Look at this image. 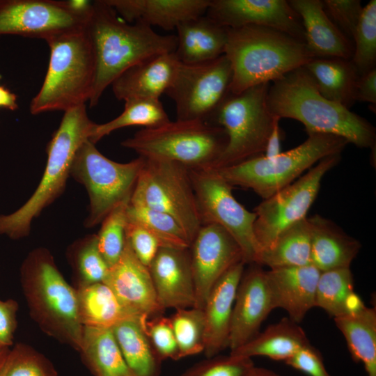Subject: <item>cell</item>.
Returning <instances> with one entry per match:
<instances>
[{
    "label": "cell",
    "instance_id": "7",
    "mask_svg": "<svg viewBox=\"0 0 376 376\" xmlns=\"http://www.w3.org/2000/svg\"><path fill=\"white\" fill-rule=\"evenodd\" d=\"M228 142L224 130L199 120L171 121L143 128L121 145L145 158L180 164L190 170L212 169Z\"/></svg>",
    "mask_w": 376,
    "mask_h": 376
},
{
    "label": "cell",
    "instance_id": "21",
    "mask_svg": "<svg viewBox=\"0 0 376 376\" xmlns=\"http://www.w3.org/2000/svg\"><path fill=\"white\" fill-rule=\"evenodd\" d=\"M320 273L312 264L266 271L274 308L284 309L288 318L299 323L315 306Z\"/></svg>",
    "mask_w": 376,
    "mask_h": 376
},
{
    "label": "cell",
    "instance_id": "40",
    "mask_svg": "<svg viewBox=\"0 0 376 376\" xmlns=\"http://www.w3.org/2000/svg\"><path fill=\"white\" fill-rule=\"evenodd\" d=\"M354 52L351 62L358 77L375 68L376 64V1L365 6L352 39Z\"/></svg>",
    "mask_w": 376,
    "mask_h": 376
},
{
    "label": "cell",
    "instance_id": "13",
    "mask_svg": "<svg viewBox=\"0 0 376 376\" xmlns=\"http://www.w3.org/2000/svg\"><path fill=\"white\" fill-rule=\"evenodd\" d=\"M233 72L225 54L210 61L178 65L166 94L175 103L178 120H210L230 93Z\"/></svg>",
    "mask_w": 376,
    "mask_h": 376
},
{
    "label": "cell",
    "instance_id": "22",
    "mask_svg": "<svg viewBox=\"0 0 376 376\" xmlns=\"http://www.w3.org/2000/svg\"><path fill=\"white\" fill-rule=\"evenodd\" d=\"M244 262L230 268L213 285L203 311L205 322L203 352L207 358L228 347L233 305L244 271Z\"/></svg>",
    "mask_w": 376,
    "mask_h": 376
},
{
    "label": "cell",
    "instance_id": "55",
    "mask_svg": "<svg viewBox=\"0 0 376 376\" xmlns=\"http://www.w3.org/2000/svg\"><path fill=\"white\" fill-rule=\"evenodd\" d=\"M130 376H133V375H130Z\"/></svg>",
    "mask_w": 376,
    "mask_h": 376
},
{
    "label": "cell",
    "instance_id": "14",
    "mask_svg": "<svg viewBox=\"0 0 376 376\" xmlns=\"http://www.w3.org/2000/svg\"><path fill=\"white\" fill-rule=\"evenodd\" d=\"M340 155L323 158L301 178L255 207L253 230L259 253L269 248L284 230L307 217L323 177L338 163Z\"/></svg>",
    "mask_w": 376,
    "mask_h": 376
},
{
    "label": "cell",
    "instance_id": "16",
    "mask_svg": "<svg viewBox=\"0 0 376 376\" xmlns=\"http://www.w3.org/2000/svg\"><path fill=\"white\" fill-rule=\"evenodd\" d=\"M196 302L203 309L215 283L233 266L243 261L242 250L234 238L215 224L202 225L189 246Z\"/></svg>",
    "mask_w": 376,
    "mask_h": 376
},
{
    "label": "cell",
    "instance_id": "17",
    "mask_svg": "<svg viewBox=\"0 0 376 376\" xmlns=\"http://www.w3.org/2000/svg\"><path fill=\"white\" fill-rule=\"evenodd\" d=\"M206 16L230 29L258 26L304 42L301 19L285 0H211Z\"/></svg>",
    "mask_w": 376,
    "mask_h": 376
},
{
    "label": "cell",
    "instance_id": "15",
    "mask_svg": "<svg viewBox=\"0 0 376 376\" xmlns=\"http://www.w3.org/2000/svg\"><path fill=\"white\" fill-rule=\"evenodd\" d=\"M88 17L72 11L67 1L0 0V36L47 40L85 27Z\"/></svg>",
    "mask_w": 376,
    "mask_h": 376
},
{
    "label": "cell",
    "instance_id": "30",
    "mask_svg": "<svg viewBox=\"0 0 376 376\" xmlns=\"http://www.w3.org/2000/svg\"><path fill=\"white\" fill-rule=\"evenodd\" d=\"M325 98L350 109L355 102L359 77L351 60L314 58L304 66Z\"/></svg>",
    "mask_w": 376,
    "mask_h": 376
},
{
    "label": "cell",
    "instance_id": "6",
    "mask_svg": "<svg viewBox=\"0 0 376 376\" xmlns=\"http://www.w3.org/2000/svg\"><path fill=\"white\" fill-rule=\"evenodd\" d=\"M46 42L49 61L43 83L30 103L33 115L86 104L95 81V56L85 27Z\"/></svg>",
    "mask_w": 376,
    "mask_h": 376
},
{
    "label": "cell",
    "instance_id": "29",
    "mask_svg": "<svg viewBox=\"0 0 376 376\" xmlns=\"http://www.w3.org/2000/svg\"><path fill=\"white\" fill-rule=\"evenodd\" d=\"M308 343L306 334L298 323L283 318L230 354L251 359L265 357L285 362Z\"/></svg>",
    "mask_w": 376,
    "mask_h": 376
},
{
    "label": "cell",
    "instance_id": "23",
    "mask_svg": "<svg viewBox=\"0 0 376 376\" xmlns=\"http://www.w3.org/2000/svg\"><path fill=\"white\" fill-rule=\"evenodd\" d=\"M178 64L175 52L148 58L120 75L111 85L113 93L118 100L124 102L159 100L171 86Z\"/></svg>",
    "mask_w": 376,
    "mask_h": 376
},
{
    "label": "cell",
    "instance_id": "53",
    "mask_svg": "<svg viewBox=\"0 0 376 376\" xmlns=\"http://www.w3.org/2000/svg\"><path fill=\"white\" fill-rule=\"evenodd\" d=\"M9 347H4L0 346V372L6 358V356L9 352Z\"/></svg>",
    "mask_w": 376,
    "mask_h": 376
},
{
    "label": "cell",
    "instance_id": "26",
    "mask_svg": "<svg viewBox=\"0 0 376 376\" xmlns=\"http://www.w3.org/2000/svg\"><path fill=\"white\" fill-rule=\"evenodd\" d=\"M311 227V264L320 272L350 267L361 243L334 221L319 214L308 218Z\"/></svg>",
    "mask_w": 376,
    "mask_h": 376
},
{
    "label": "cell",
    "instance_id": "49",
    "mask_svg": "<svg viewBox=\"0 0 376 376\" xmlns=\"http://www.w3.org/2000/svg\"><path fill=\"white\" fill-rule=\"evenodd\" d=\"M354 100L367 102L375 112L376 106V68L359 77L355 88Z\"/></svg>",
    "mask_w": 376,
    "mask_h": 376
},
{
    "label": "cell",
    "instance_id": "54",
    "mask_svg": "<svg viewBox=\"0 0 376 376\" xmlns=\"http://www.w3.org/2000/svg\"><path fill=\"white\" fill-rule=\"evenodd\" d=\"M1 77H1V75H0V79H1Z\"/></svg>",
    "mask_w": 376,
    "mask_h": 376
},
{
    "label": "cell",
    "instance_id": "10",
    "mask_svg": "<svg viewBox=\"0 0 376 376\" xmlns=\"http://www.w3.org/2000/svg\"><path fill=\"white\" fill-rule=\"evenodd\" d=\"M143 158L130 203L171 216L191 244L201 224L189 169L171 161Z\"/></svg>",
    "mask_w": 376,
    "mask_h": 376
},
{
    "label": "cell",
    "instance_id": "1",
    "mask_svg": "<svg viewBox=\"0 0 376 376\" xmlns=\"http://www.w3.org/2000/svg\"><path fill=\"white\" fill-rule=\"evenodd\" d=\"M85 29L95 61L90 107L98 104L106 88L127 69L176 49L175 35L159 34L142 22H127L105 0L93 1Z\"/></svg>",
    "mask_w": 376,
    "mask_h": 376
},
{
    "label": "cell",
    "instance_id": "18",
    "mask_svg": "<svg viewBox=\"0 0 376 376\" xmlns=\"http://www.w3.org/2000/svg\"><path fill=\"white\" fill-rule=\"evenodd\" d=\"M104 283L131 316L150 319L162 315L165 310L159 302L148 267L136 257L127 241Z\"/></svg>",
    "mask_w": 376,
    "mask_h": 376
},
{
    "label": "cell",
    "instance_id": "31",
    "mask_svg": "<svg viewBox=\"0 0 376 376\" xmlns=\"http://www.w3.org/2000/svg\"><path fill=\"white\" fill-rule=\"evenodd\" d=\"M83 360L95 376H130L111 328L84 327Z\"/></svg>",
    "mask_w": 376,
    "mask_h": 376
},
{
    "label": "cell",
    "instance_id": "24",
    "mask_svg": "<svg viewBox=\"0 0 376 376\" xmlns=\"http://www.w3.org/2000/svg\"><path fill=\"white\" fill-rule=\"evenodd\" d=\"M211 0H105L129 23L172 30L181 23L203 15Z\"/></svg>",
    "mask_w": 376,
    "mask_h": 376
},
{
    "label": "cell",
    "instance_id": "12",
    "mask_svg": "<svg viewBox=\"0 0 376 376\" xmlns=\"http://www.w3.org/2000/svg\"><path fill=\"white\" fill-rule=\"evenodd\" d=\"M200 221L225 229L237 242L245 264L256 263L259 250L254 235V212L234 197L230 185L215 169L190 170Z\"/></svg>",
    "mask_w": 376,
    "mask_h": 376
},
{
    "label": "cell",
    "instance_id": "2",
    "mask_svg": "<svg viewBox=\"0 0 376 376\" xmlns=\"http://www.w3.org/2000/svg\"><path fill=\"white\" fill-rule=\"evenodd\" d=\"M267 104L272 113L281 119L301 123L307 134L337 136L375 152V127L350 109L323 97L304 66L270 84Z\"/></svg>",
    "mask_w": 376,
    "mask_h": 376
},
{
    "label": "cell",
    "instance_id": "38",
    "mask_svg": "<svg viewBox=\"0 0 376 376\" xmlns=\"http://www.w3.org/2000/svg\"><path fill=\"white\" fill-rule=\"evenodd\" d=\"M354 292L350 267L321 272L315 292V306L335 318L345 315V306Z\"/></svg>",
    "mask_w": 376,
    "mask_h": 376
},
{
    "label": "cell",
    "instance_id": "47",
    "mask_svg": "<svg viewBox=\"0 0 376 376\" xmlns=\"http://www.w3.org/2000/svg\"><path fill=\"white\" fill-rule=\"evenodd\" d=\"M285 363L308 376H331L324 366L322 354L310 343L297 350Z\"/></svg>",
    "mask_w": 376,
    "mask_h": 376
},
{
    "label": "cell",
    "instance_id": "4",
    "mask_svg": "<svg viewBox=\"0 0 376 376\" xmlns=\"http://www.w3.org/2000/svg\"><path fill=\"white\" fill-rule=\"evenodd\" d=\"M20 282L31 318L47 335L79 351L84 326L77 292L63 278L51 253L38 248L20 268Z\"/></svg>",
    "mask_w": 376,
    "mask_h": 376
},
{
    "label": "cell",
    "instance_id": "33",
    "mask_svg": "<svg viewBox=\"0 0 376 376\" xmlns=\"http://www.w3.org/2000/svg\"><path fill=\"white\" fill-rule=\"evenodd\" d=\"M256 264L269 269L311 265V227L308 217L281 232L269 248L259 253Z\"/></svg>",
    "mask_w": 376,
    "mask_h": 376
},
{
    "label": "cell",
    "instance_id": "50",
    "mask_svg": "<svg viewBox=\"0 0 376 376\" xmlns=\"http://www.w3.org/2000/svg\"><path fill=\"white\" fill-rule=\"evenodd\" d=\"M281 130L279 127V121H277L272 133L268 139L263 156L265 157H273L281 152Z\"/></svg>",
    "mask_w": 376,
    "mask_h": 376
},
{
    "label": "cell",
    "instance_id": "46",
    "mask_svg": "<svg viewBox=\"0 0 376 376\" xmlns=\"http://www.w3.org/2000/svg\"><path fill=\"white\" fill-rule=\"evenodd\" d=\"M125 239L136 257L149 267L159 249V240L141 224L127 220Z\"/></svg>",
    "mask_w": 376,
    "mask_h": 376
},
{
    "label": "cell",
    "instance_id": "44",
    "mask_svg": "<svg viewBox=\"0 0 376 376\" xmlns=\"http://www.w3.org/2000/svg\"><path fill=\"white\" fill-rule=\"evenodd\" d=\"M145 329L154 350L162 361L180 359L170 318L162 315L148 319Z\"/></svg>",
    "mask_w": 376,
    "mask_h": 376
},
{
    "label": "cell",
    "instance_id": "20",
    "mask_svg": "<svg viewBox=\"0 0 376 376\" xmlns=\"http://www.w3.org/2000/svg\"><path fill=\"white\" fill-rule=\"evenodd\" d=\"M189 249L161 247L148 267L159 302L164 309L195 306Z\"/></svg>",
    "mask_w": 376,
    "mask_h": 376
},
{
    "label": "cell",
    "instance_id": "39",
    "mask_svg": "<svg viewBox=\"0 0 376 376\" xmlns=\"http://www.w3.org/2000/svg\"><path fill=\"white\" fill-rule=\"evenodd\" d=\"M169 318L180 359L203 352L205 322L203 309L195 307L177 309Z\"/></svg>",
    "mask_w": 376,
    "mask_h": 376
},
{
    "label": "cell",
    "instance_id": "43",
    "mask_svg": "<svg viewBox=\"0 0 376 376\" xmlns=\"http://www.w3.org/2000/svg\"><path fill=\"white\" fill-rule=\"evenodd\" d=\"M255 367L251 358L217 355L194 365L180 376H251Z\"/></svg>",
    "mask_w": 376,
    "mask_h": 376
},
{
    "label": "cell",
    "instance_id": "27",
    "mask_svg": "<svg viewBox=\"0 0 376 376\" xmlns=\"http://www.w3.org/2000/svg\"><path fill=\"white\" fill-rule=\"evenodd\" d=\"M176 30L175 54L180 63H201L224 54L228 28L206 15L185 21Z\"/></svg>",
    "mask_w": 376,
    "mask_h": 376
},
{
    "label": "cell",
    "instance_id": "11",
    "mask_svg": "<svg viewBox=\"0 0 376 376\" xmlns=\"http://www.w3.org/2000/svg\"><path fill=\"white\" fill-rule=\"evenodd\" d=\"M144 158L119 163L103 155L89 140L79 147L70 175L83 185L89 196L85 226L100 224L118 205L130 200Z\"/></svg>",
    "mask_w": 376,
    "mask_h": 376
},
{
    "label": "cell",
    "instance_id": "45",
    "mask_svg": "<svg viewBox=\"0 0 376 376\" xmlns=\"http://www.w3.org/2000/svg\"><path fill=\"white\" fill-rule=\"evenodd\" d=\"M324 10L343 35L352 42L363 7L360 0H324Z\"/></svg>",
    "mask_w": 376,
    "mask_h": 376
},
{
    "label": "cell",
    "instance_id": "41",
    "mask_svg": "<svg viewBox=\"0 0 376 376\" xmlns=\"http://www.w3.org/2000/svg\"><path fill=\"white\" fill-rule=\"evenodd\" d=\"M129 203L125 201L114 207L101 222L96 235L99 251L109 267L117 263L124 250Z\"/></svg>",
    "mask_w": 376,
    "mask_h": 376
},
{
    "label": "cell",
    "instance_id": "37",
    "mask_svg": "<svg viewBox=\"0 0 376 376\" xmlns=\"http://www.w3.org/2000/svg\"><path fill=\"white\" fill-rule=\"evenodd\" d=\"M127 218L145 227L162 247L187 249L190 246V242L180 225L166 213L129 203Z\"/></svg>",
    "mask_w": 376,
    "mask_h": 376
},
{
    "label": "cell",
    "instance_id": "51",
    "mask_svg": "<svg viewBox=\"0 0 376 376\" xmlns=\"http://www.w3.org/2000/svg\"><path fill=\"white\" fill-rule=\"evenodd\" d=\"M0 107L11 111L18 107L16 95L2 86H0Z\"/></svg>",
    "mask_w": 376,
    "mask_h": 376
},
{
    "label": "cell",
    "instance_id": "36",
    "mask_svg": "<svg viewBox=\"0 0 376 376\" xmlns=\"http://www.w3.org/2000/svg\"><path fill=\"white\" fill-rule=\"evenodd\" d=\"M77 287L104 283L109 267L97 246V235H89L73 243L68 250Z\"/></svg>",
    "mask_w": 376,
    "mask_h": 376
},
{
    "label": "cell",
    "instance_id": "52",
    "mask_svg": "<svg viewBox=\"0 0 376 376\" xmlns=\"http://www.w3.org/2000/svg\"><path fill=\"white\" fill-rule=\"evenodd\" d=\"M251 376H281V375L270 369L256 366Z\"/></svg>",
    "mask_w": 376,
    "mask_h": 376
},
{
    "label": "cell",
    "instance_id": "48",
    "mask_svg": "<svg viewBox=\"0 0 376 376\" xmlns=\"http://www.w3.org/2000/svg\"><path fill=\"white\" fill-rule=\"evenodd\" d=\"M17 302L12 299H0V346L9 347L13 343L17 329Z\"/></svg>",
    "mask_w": 376,
    "mask_h": 376
},
{
    "label": "cell",
    "instance_id": "19",
    "mask_svg": "<svg viewBox=\"0 0 376 376\" xmlns=\"http://www.w3.org/2000/svg\"><path fill=\"white\" fill-rule=\"evenodd\" d=\"M250 265L243 272L233 305L228 340L230 352L256 336L274 309L266 271L258 264Z\"/></svg>",
    "mask_w": 376,
    "mask_h": 376
},
{
    "label": "cell",
    "instance_id": "42",
    "mask_svg": "<svg viewBox=\"0 0 376 376\" xmlns=\"http://www.w3.org/2000/svg\"><path fill=\"white\" fill-rule=\"evenodd\" d=\"M0 376H58L53 364L26 344L17 343L6 356Z\"/></svg>",
    "mask_w": 376,
    "mask_h": 376
},
{
    "label": "cell",
    "instance_id": "5",
    "mask_svg": "<svg viewBox=\"0 0 376 376\" xmlns=\"http://www.w3.org/2000/svg\"><path fill=\"white\" fill-rule=\"evenodd\" d=\"M95 125L88 116L86 104L64 111L47 146V161L39 185L19 209L0 214V235L18 240L30 233L33 220L64 191L75 154L89 140Z\"/></svg>",
    "mask_w": 376,
    "mask_h": 376
},
{
    "label": "cell",
    "instance_id": "28",
    "mask_svg": "<svg viewBox=\"0 0 376 376\" xmlns=\"http://www.w3.org/2000/svg\"><path fill=\"white\" fill-rule=\"evenodd\" d=\"M148 318L130 317L112 328L123 357L133 376H159L162 360L146 334Z\"/></svg>",
    "mask_w": 376,
    "mask_h": 376
},
{
    "label": "cell",
    "instance_id": "9",
    "mask_svg": "<svg viewBox=\"0 0 376 376\" xmlns=\"http://www.w3.org/2000/svg\"><path fill=\"white\" fill-rule=\"evenodd\" d=\"M271 83L229 93L210 123L221 127L227 145L212 169L230 166L263 155L275 123L281 118L270 111L267 94Z\"/></svg>",
    "mask_w": 376,
    "mask_h": 376
},
{
    "label": "cell",
    "instance_id": "34",
    "mask_svg": "<svg viewBox=\"0 0 376 376\" xmlns=\"http://www.w3.org/2000/svg\"><path fill=\"white\" fill-rule=\"evenodd\" d=\"M78 312L84 327L112 328L131 316L104 283L75 288ZM139 318V317H138Z\"/></svg>",
    "mask_w": 376,
    "mask_h": 376
},
{
    "label": "cell",
    "instance_id": "3",
    "mask_svg": "<svg viewBox=\"0 0 376 376\" xmlns=\"http://www.w3.org/2000/svg\"><path fill=\"white\" fill-rule=\"evenodd\" d=\"M224 54L233 72L230 92L271 83L314 58L304 42L258 26L228 28Z\"/></svg>",
    "mask_w": 376,
    "mask_h": 376
},
{
    "label": "cell",
    "instance_id": "8",
    "mask_svg": "<svg viewBox=\"0 0 376 376\" xmlns=\"http://www.w3.org/2000/svg\"><path fill=\"white\" fill-rule=\"evenodd\" d=\"M300 145L273 157L263 155L215 169L230 185L252 189L263 200L295 181L323 158L340 154L349 143L342 137L310 133Z\"/></svg>",
    "mask_w": 376,
    "mask_h": 376
},
{
    "label": "cell",
    "instance_id": "25",
    "mask_svg": "<svg viewBox=\"0 0 376 376\" xmlns=\"http://www.w3.org/2000/svg\"><path fill=\"white\" fill-rule=\"evenodd\" d=\"M304 31V43L313 58L351 60L353 42L347 38L326 14L320 0H290Z\"/></svg>",
    "mask_w": 376,
    "mask_h": 376
},
{
    "label": "cell",
    "instance_id": "32",
    "mask_svg": "<svg viewBox=\"0 0 376 376\" xmlns=\"http://www.w3.org/2000/svg\"><path fill=\"white\" fill-rule=\"evenodd\" d=\"M343 335L352 359L361 362L366 376H376V309L366 306L360 312L334 318Z\"/></svg>",
    "mask_w": 376,
    "mask_h": 376
},
{
    "label": "cell",
    "instance_id": "35",
    "mask_svg": "<svg viewBox=\"0 0 376 376\" xmlns=\"http://www.w3.org/2000/svg\"><path fill=\"white\" fill-rule=\"evenodd\" d=\"M170 120L159 100L134 99L125 102L123 111L116 118L93 127L89 141L95 144L104 136L129 126L144 128L162 125Z\"/></svg>",
    "mask_w": 376,
    "mask_h": 376
}]
</instances>
